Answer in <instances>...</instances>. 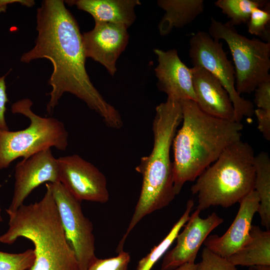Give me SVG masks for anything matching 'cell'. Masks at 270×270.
Listing matches in <instances>:
<instances>
[{
    "label": "cell",
    "mask_w": 270,
    "mask_h": 270,
    "mask_svg": "<svg viewBox=\"0 0 270 270\" xmlns=\"http://www.w3.org/2000/svg\"><path fill=\"white\" fill-rule=\"evenodd\" d=\"M270 6L254 9L247 22L248 32L270 42Z\"/></svg>",
    "instance_id": "603a6c76"
},
{
    "label": "cell",
    "mask_w": 270,
    "mask_h": 270,
    "mask_svg": "<svg viewBox=\"0 0 270 270\" xmlns=\"http://www.w3.org/2000/svg\"><path fill=\"white\" fill-rule=\"evenodd\" d=\"M182 124L172 148L174 192L178 194L188 182L194 181L232 144L241 140L243 124L202 112L191 100L180 101Z\"/></svg>",
    "instance_id": "7a4b0ae2"
},
{
    "label": "cell",
    "mask_w": 270,
    "mask_h": 270,
    "mask_svg": "<svg viewBox=\"0 0 270 270\" xmlns=\"http://www.w3.org/2000/svg\"><path fill=\"white\" fill-rule=\"evenodd\" d=\"M174 270H196V265L195 263L184 264Z\"/></svg>",
    "instance_id": "f546056e"
},
{
    "label": "cell",
    "mask_w": 270,
    "mask_h": 270,
    "mask_svg": "<svg viewBox=\"0 0 270 270\" xmlns=\"http://www.w3.org/2000/svg\"><path fill=\"white\" fill-rule=\"evenodd\" d=\"M3 222V218L2 214V210L0 206V224Z\"/></svg>",
    "instance_id": "1f68e13d"
},
{
    "label": "cell",
    "mask_w": 270,
    "mask_h": 270,
    "mask_svg": "<svg viewBox=\"0 0 270 270\" xmlns=\"http://www.w3.org/2000/svg\"><path fill=\"white\" fill-rule=\"evenodd\" d=\"M154 52L158 56L154 71L160 90L178 101L196 102L191 70L181 60L176 50L156 48Z\"/></svg>",
    "instance_id": "9a60e30c"
},
{
    "label": "cell",
    "mask_w": 270,
    "mask_h": 270,
    "mask_svg": "<svg viewBox=\"0 0 270 270\" xmlns=\"http://www.w3.org/2000/svg\"><path fill=\"white\" fill-rule=\"evenodd\" d=\"M255 178L254 190L260 200L258 212L261 224L266 230L270 228V158L268 154L262 152L254 158Z\"/></svg>",
    "instance_id": "ffe728a7"
},
{
    "label": "cell",
    "mask_w": 270,
    "mask_h": 270,
    "mask_svg": "<svg viewBox=\"0 0 270 270\" xmlns=\"http://www.w3.org/2000/svg\"><path fill=\"white\" fill-rule=\"evenodd\" d=\"M127 29L120 24L95 22L92 30L82 34L86 58L100 63L114 76L116 60L128 43Z\"/></svg>",
    "instance_id": "4fadbf2b"
},
{
    "label": "cell",
    "mask_w": 270,
    "mask_h": 270,
    "mask_svg": "<svg viewBox=\"0 0 270 270\" xmlns=\"http://www.w3.org/2000/svg\"><path fill=\"white\" fill-rule=\"evenodd\" d=\"M38 202L6 211L8 228L0 243L12 244L18 238L32 243L35 260L28 270H79L75 254L66 236L50 183Z\"/></svg>",
    "instance_id": "3957f363"
},
{
    "label": "cell",
    "mask_w": 270,
    "mask_h": 270,
    "mask_svg": "<svg viewBox=\"0 0 270 270\" xmlns=\"http://www.w3.org/2000/svg\"><path fill=\"white\" fill-rule=\"evenodd\" d=\"M196 102L206 114L219 118L236 121L228 94L220 81L201 66L190 68Z\"/></svg>",
    "instance_id": "2e32d148"
},
{
    "label": "cell",
    "mask_w": 270,
    "mask_h": 270,
    "mask_svg": "<svg viewBox=\"0 0 270 270\" xmlns=\"http://www.w3.org/2000/svg\"><path fill=\"white\" fill-rule=\"evenodd\" d=\"M35 260L34 250L18 254L0 251V270H28Z\"/></svg>",
    "instance_id": "cb8c5ba5"
},
{
    "label": "cell",
    "mask_w": 270,
    "mask_h": 270,
    "mask_svg": "<svg viewBox=\"0 0 270 270\" xmlns=\"http://www.w3.org/2000/svg\"><path fill=\"white\" fill-rule=\"evenodd\" d=\"M6 76L0 77V129L2 130H9L5 118L6 105L8 102L5 82Z\"/></svg>",
    "instance_id": "83f0119b"
},
{
    "label": "cell",
    "mask_w": 270,
    "mask_h": 270,
    "mask_svg": "<svg viewBox=\"0 0 270 270\" xmlns=\"http://www.w3.org/2000/svg\"><path fill=\"white\" fill-rule=\"evenodd\" d=\"M234 266H270V231L252 225L248 240L226 258Z\"/></svg>",
    "instance_id": "ac0fdd59"
},
{
    "label": "cell",
    "mask_w": 270,
    "mask_h": 270,
    "mask_svg": "<svg viewBox=\"0 0 270 270\" xmlns=\"http://www.w3.org/2000/svg\"><path fill=\"white\" fill-rule=\"evenodd\" d=\"M196 265V270H238L226 258L222 257L204 247L202 260Z\"/></svg>",
    "instance_id": "d4e9b609"
},
{
    "label": "cell",
    "mask_w": 270,
    "mask_h": 270,
    "mask_svg": "<svg viewBox=\"0 0 270 270\" xmlns=\"http://www.w3.org/2000/svg\"><path fill=\"white\" fill-rule=\"evenodd\" d=\"M112 258H97L87 270H127L130 260V254L124 250Z\"/></svg>",
    "instance_id": "484cf974"
},
{
    "label": "cell",
    "mask_w": 270,
    "mask_h": 270,
    "mask_svg": "<svg viewBox=\"0 0 270 270\" xmlns=\"http://www.w3.org/2000/svg\"><path fill=\"white\" fill-rule=\"evenodd\" d=\"M229 20L230 25L247 23L252 10L256 8H264L270 6L266 0H218L214 2Z\"/></svg>",
    "instance_id": "44dd1931"
},
{
    "label": "cell",
    "mask_w": 270,
    "mask_h": 270,
    "mask_svg": "<svg viewBox=\"0 0 270 270\" xmlns=\"http://www.w3.org/2000/svg\"><path fill=\"white\" fill-rule=\"evenodd\" d=\"M254 92V102L257 108L270 112V80L260 84Z\"/></svg>",
    "instance_id": "4316f807"
},
{
    "label": "cell",
    "mask_w": 270,
    "mask_h": 270,
    "mask_svg": "<svg viewBox=\"0 0 270 270\" xmlns=\"http://www.w3.org/2000/svg\"><path fill=\"white\" fill-rule=\"evenodd\" d=\"M14 3H19L28 7L32 6L35 4L32 0H0V12H5L7 6Z\"/></svg>",
    "instance_id": "f1b7e54d"
},
{
    "label": "cell",
    "mask_w": 270,
    "mask_h": 270,
    "mask_svg": "<svg viewBox=\"0 0 270 270\" xmlns=\"http://www.w3.org/2000/svg\"><path fill=\"white\" fill-rule=\"evenodd\" d=\"M189 56L193 66H201L214 75L229 94L236 122L254 114V105L242 97L235 87L234 66L222 48V43L213 38L208 33L198 31L190 40Z\"/></svg>",
    "instance_id": "ba28073f"
},
{
    "label": "cell",
    "mask_w": 270,
    "mask_h": 270,
    "mask_svg": "<svg viewBox=\"0 0 270 270\" xmlns=\"http://www.w3.org/2000/svg\"><path fill=\"white\" fill-rule=\"evenodd\" d=\"M209 34L227 44L232 57L235 87L239 94H250L263 82L270 80V42L248 38L234 26L210 18Z\"/></svg>",
    "instance_id": "52a82bcc"
},
{
    "label": "cell",
    "mask_w": 270,
    "mask_h": 270,
    "mask_svg": "<svg viewBox=\"0 0 270 270\" xmlns=\"http://www.w3.org/2000/svg\"><path fill=\"white\" fill-rule=\"evenodd\" d=\"M194 205V202L192 200L188 201L186 209L183 214L174 224L165 238L138 262L136 270H151L159 259L166 254L176 240L182 228L188 220Z\"/></svg>",
    "instance_id": "7402d4cb"
},
{
    "label": "cell",
    "mask_w": 270,
    "mask_h": 270,
    "mask_svg": "<svg viewBox=\"0 0 270 270\" xmlns=\"http://www.w3.org/2000/svg\"><path fill=\"white\" fill-rule=\"evenodd\" d=\"M254 156L252 147L241 140L226 147L191 186L198 195L196 209L229 208L254 190Z\"/></svg>",
    "instance_id": "5b68a950"
},
{
    "label": "cell",
    "mask_w": 270,
    "mask_h": 270,
    "mask_svg": "<svg viewBox=\"0 0 270 270\" xmlns=\"http://www.w3.org/2000/svg\"><path fill=\"white\" fill-rule=\"evenodd\" d=\"M182 121L180 101L168 96L156 108L152 122L154 144L150 154L141 158L136 170L142 176L140 195L123 238L146 215L168 206L174 199V172L170 150Z\"/></svg>",
    "instance_id": "277c9868"
},
{
    "label": "cell",
    "mask_w": 270,
    "mask_h": 270,
    "mask_svg": "<svg viewBox=\"0 0 270 270\" xmlns=\"http://www.w3.org/2000/svg\"><path fill=\"white\" fill-rule=\"evenodd\" d=\"M158 6L166 12L158 24L160 35L168 34L194 21L204 10L202 0H159Z\"/></svg>",
    "instance_id": "d6986e66"
},
{
    "label": "cell",
    "mask_w": 270,
    "mask_h": 270,
    "mask_svg": "<svg viewBox=\"0 0 270 270\" xmlns=\"http://www.w3.org/2000/svg\"><path fill=\"white\" fill-rule=\"evenodd\" d=\"M66 2L89 13L95 22L120 24L127 28L136 18L135 7L140 4L138 0H76Z\"/></svg>",
    "instance_id": "e0dca14e"
},
{
    "label": "cell",
    "mask_w": 270,
    "mask_h": 270,
    "mask_svg": "<svg viewBox=\"0 0 270 270\" xmlns=\"http://www.w3.org/2000/svg\"><path fill=\"white\" fill-rule=\"evenodd\" d=\"M196 209L190 216L183 230L176 236V243L166 252L160 270H174L186 263H195L198 252L210 234L224 222L215 212L206 218Z\"/></svg>",
    "instance_id": "7c38bea8"
},
{
    "label": "cell",
    "mask_w": 270,
    "mask_h": 270,
    "mask_svg": "<svg viewBox=\"0 0 270 270\" xmlns=\"http://www.w3.org/2000/svg\"><path fill=\"white\" fill-rule=\"evenodd\" d=\"M50 184L62 224L75 254L79 270H87L97 258L92 224L84 215L81 202L60 182Z\"/></svg>",
    "instance_id": "9c48e42d"
},
{
    "label": "cell",
    "mask_w": 270,
    "mask_h": 270,
    "mask_svg": "<svg viewBox=\"0 0 270 270\" xmlns=\"http://www.w3.org/2000/svg\"><path fill=\"white\" fill-rule=\"evenodd\" d=\"M32 104L26 98L11 106L13 114L24 116L30 124L25 129L17 131L0 129V170L7 168L18 158H26L52 147L64 151L68 146V134L64 124L56 118L36 114L32 110Z\"/></svg>",
    "instance_id": "8992f818"
},
{
    "label": "cell",
    "mask_w": 270,
    "mask_h": 270,
    "mask_svg": "<svg viewBox=\"0 0 270 270\" xmlns=\"http://www.w3.org/2000/svg\"><path fill=\"white\" fill-rule=\"evenodd\" d=\"M14 178L13 196L6 211L18 209L32 190L40 184L60 182L58 160L50 148L40 152L16 164Z\"/></svg>",
    "instance_id": "8fae6325"
},
{
    "label": "cell",
    "mask_w": 270,
    "mask_h": 270,
    "mask_svg": "<svg viewBox=\"0 0 270 270\" xmlns=\"http://www.w3.org/2000/svg\"><path fill=\"white\" fill-rule=\"evenodd\" d=\"M38 36L34 47L20 58L22 62L46 58L53 70L48 82L52 86L46 110L51 114L65 92L84 101L102 118L107 126L123 125L118 112L108 103L91 82L86 72L82 35L62 0H44L37 9Z\"/></svg>",
    "instance_id": "6da1fadb"
},
{
    "label": "cell",
    "mask_w": 270,
    "mask_h": 270,
    "mask_svg": "<svg viewBox=\"0 0 270 270\" xmlns=\"http://www.w3.org/2000/svg\"><path fill=\"white\" fill-rule=\"evenodd\" d=\"M240 207L232 223L222 236H208L204 242L205 247L225 258L238 250L250 238L254 216L258 212L260 200L253 190L239 202Z\"/></svg>",
    "instance_id": "5bb4252c"
},
{
    "label": "cell",
    "mask_w": 270,
    "mask_h": 270,
    "mask_svg": "<svg viewBox=\"0 0 270 270\" xmlns=\"http://www.w3.org/2000/svg\"><path fill=\"white\" fill-rule=\"evenodd\" d=\"M60 181L77 200L104 204L109 200L105 176L78 154L57 158Z\"/></svg>",
    "instance_id": "30bf717a"
},
{
    "label": "cell",
    "mask_w": 270,
    "mask_h": 270,
    "mask_svg": "<svg viewBox=\"0 0 270 270\" xmlns=\"http://www.w3.org/2000/svg\"><path fill=\"white\" fill-rule=\"evenodd\" d=\"M248 270H270V266H250Z\"/></svg>",
    "instance_id": "4dcf8cb0"
}]
</instances>
